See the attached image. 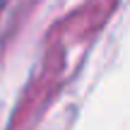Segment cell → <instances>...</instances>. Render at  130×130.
<instances>
[{
    "mask_svg": "<svg viewBox=\"0 0 130 130\" xmlns=\"http://www.w3.org/2000/svg\"><path fill=\"white\" fill-rule=\"evenodd\" d=\"M3 5H5V0H0V10H3Z\"/></svg>",
    "mask_w": 130,
    "mask_h": 130,
    "instance_id": "6da1fadb",
    "label": "cell"
}]
</instances>
